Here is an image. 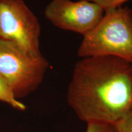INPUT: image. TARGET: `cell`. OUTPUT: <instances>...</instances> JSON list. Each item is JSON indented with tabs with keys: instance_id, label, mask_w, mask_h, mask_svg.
I'll use <instances>...</instances> for the list:
<instances>
[{
	"instance_id": "obj_1",
	"label": "cell",
	"mask_w": 132,
	"mask_h": 132,
	"mask_svg": "<svg viewBox=\"0 0 132 132\" xmlns=\"http://www.w3.org/2000/svg\"><path fill=\"white\" fill-rule=\"evenodd\" d=\"M67 101L84 122L115 125L132 111V64L110 56L81 58L74 66Z\"/></svg>"
},
{
	"instance_id": "obj_2",
	"label": "cell",
	"mask_w": 132,
	"mask_h": 132,
	"mask_svg": "<svg viewBox=\"0 0 132 132\" xmlns=\"http://www.w3.org/2000/svg\"><path fill=\"white\" fill-rule=\"evenodd\" d=\"M77 54L81 58L114 56L132 64V10L120 6L105 11L94 27L82 36Z\"/></svg>"
},
{
	"instance_id": "obj_3",
	"label": "cell",
	"mask_w": 132,
	"mask_h": 132,
	"mask_svg": "<svg viewBox=\"0 0 132 132\" xmlns=\"http://www.w3.org/2000/svg\"><path fill=\"white\" fill-rule=\"evenodd\" d=\"M48 67L42 54L32 55L14 43L0 40V75L17 100L37 89Z\"/></svg>"
},
{
	"instance_id": "obj_4",
	"label": "cell",
	"mask_w": 132,
	"mask_h": 132,
	"mask_svg": "<svg viewBox=\"0 0 132 132\" xmlns=\"http://www.w3.org/2000/svg\"><path fill=\"white\" fill-rule=\"evenodd\" d=\"M40 32L39 20L23 0H0V40L37 56L41 54Z\"/></svg>"
},
{
	"instance_id": "obj_5",
	"label": "cell",
	"mask_w": 132,
	"mask_h": 132,
	"mask_svg": "<svg viewBox=\"0 0 132 132\" xmlns=\"http://www.w3.org/2000/svg\"><path fill=\"white\" fill-rule=\"evenodd\" d=\"M105 11L88 0H52L46 6L44 15L54 26L82 36L93 28Z\"/></svg>"
},
{
	"instance_id": "obj_6",
	"label": "cell",
	"mask_w": 132,
	"mask_h": 132,
	"mask_svg": "<svg viewBox=\"0 0 132 132\" xmlns=\"http://www.w3.org/2000/svg\"><path fill=\"white\" fill-rule=\"evenodd\" d=\"M0 101L8 104L16 110L24 111L26 106L15 97L7 82L0 75Z\"/></svg>"
},
{
	"instance_id": "obj_7",
	"label": "cell",
	"mask_w": 132,
	"mask_h": 132,
	"mask_svg": "<svg viewBox=\"0 0 132 132\" xmlns=\"http://www.w3.org/2000/svg\"><path fill=\"white\" fill-rule=\"evenodd\" d=\"M86 124V132H118L114 125L98 122H90Z\"/></svg>"
},
{
	"instance_id": "obj_8",
	"label": "cell",
	"mask_w": 132,
	"mask_h": 132,
	"mask_svg": "<svg viewBox=\"0 0 132 132\" xmlns=\"http://www.w3.org/2000/svg\"><path fill=\"white\" fill-rule=\"evenodd\" d=\"M88 1L98 4L105 12L122 6L125 3L130 0H88Z\"/></svg>"
},
{
	"instance_id": "obj_9",
	"label": "cell",
	"mask_w": 132,
	"mask_h": 132,
	"mask_svg": "<svg viewBox=\"0 0 132 132\" xmlns=\"http://www.w3.org/2000/svg\"><path fill=\"white\" fill-rule=\"evenodd\" d=\"M115 126L118 132H132V111Z\"/></svg>"
}]
</instances>
